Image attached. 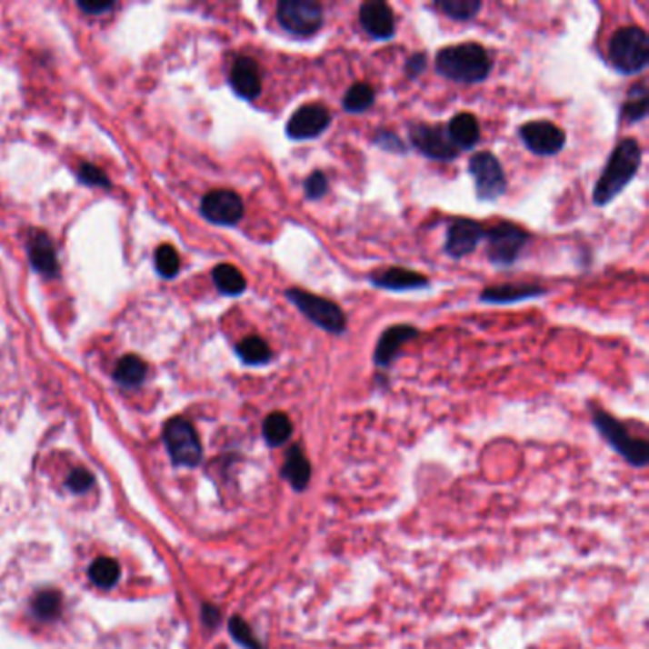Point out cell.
Returning <instances> with one entry per match:
<instances>
[{
    "label": "cell",
    "instance_id": "obj_1",
    "mask_svg": "<svg viewBox=\"0 0 649 649\" xmlns=\"http://www.w3.org/2000/svg\"><path fill=\"white\" fill-rule=\"evenodd\" d=\"M492 57L478 43H461L438 50L434 69L440 76L463 85H478L492 73Z\"/></svg>",
    "mask_w": 649,
    "mask_h": 649
},
{
    "label": "cell",
    "instance_id": "obj_2",
    "mask_svg": "<svg viewBox=\"0 0 649 649\" xmlns=\"http://www.w3.org/2000/svg\"><path fill=\"white\" fill-rule=\"evenodd\" d=\"M642 165V147L636 139L626 137L615 145L610 155V160L596 181V187L593 191V202L596 206L610 205L624 187L631 184L633 177L638 174Z\"/></svg>",
    "mask_w": 649,
    "mask_h": 649
},
{
    "label": "cell",
    "instance_id": "obj_3",
    "mask_svg": "<svg viewBox=\"0 0 649 649\" xmlns=\"http://www.w3.org/2000/svg\"><path fill=\"white\" fill-rule=\"evenodd\" d=\"M607 55L621 75H638L649 64V38L642 27H623L615 31L607 46Z\"/></svg>",
    "mask_w": 649,
    "mask_h": 649
},
{
    "label": "cell",
    "instance_id": "obj_4",
    "mask_svg": "<svg viewBox=\"0 0 649 649\" xmlns=\"http://www.w3.org/2000/svg\"><path fill=\"white\" fill-rule=\"evenodd\" d=\"M286 297L303 316L311 320L320 330L334 335H343L347 332V315L343 313L337 303L301 288L286 290Z\"/></svg>",
    "mask_w": 649,
    "mask_h": 649
},
{
    "label": "cell",
    "instance_id": "obj_5",
    "mask_svg": "<svg viewBox=\"0 0 649 649\" xmlns=\"http://www.w3.org/2000/svg\"><path fill=\"white\" fill-rule=\"evenodd\" d=\"M593 423L602 438L634 466H645L649 461V445L644 438H636L626 431L624 424L604 410L593 412Z\"/></svg>",
    "mask_w": 649,
    "mask_h": 649
},
{
    "label": "cell",
    "instance_id": "obj_6",
    "mask_svg": "<svg viewBox=\"0 0 649 649\" xmlns=\"http://www.w3.org/2000/svg\"><path fill=\"white\" fill-rule=\"evenodd\" d=\"M484 238L488 240L485 254H488V259L497 267L514 265L525 250L527 242H530V235L509 221L497 223L490 231H484Z\"/></svg>",
    "mask_w": 649,
    "mask_h": 649
},
{
    "label": "cell",
    "instance_id": "obj_7",
    "mask_svg": "<svg viewBox=\"0 0 649 649\" xmlns=\"http://www.w3.org/2000/svg\"><path fill=\"white\" fill-rule=\"evenodd\" d=\"M276 19L294 36H313L324 25V10L315 0H280Z\"/></svg>",
    "mask_w": 649,
    "mask_h": 649
},
{
    "label": "cell",
    "instance_id": "obj_8",
    "mask_svg": "<svg viewBox=\"0 0 649 649\" xmlns=\"http://www.w3.org/2000/svg\"><path fill=\"white\" fill-rule=\"evenodd\" d=\"M469 174L474 181L476 196L482 202H494L506 193V175L501 162L490 151L474 153L469 160Z\"/></svg>",
    "mask_w": 649,
    "mask_h": 649
},
{
    "label": "cell",
    "instance_id": "obj_9",
    "mask_svg": "<svg viewBox=\"0 0 649 649\" xmlns=\"http://www.w3.org/2000/svg\"><path fill=\"white\" fill-rule=\"evenodd\" d=\"M165 442L175 464L196 466L202 459V445L193 424L184 417H174L165 427Z\"/></svg>",
    "mask_w": 649,
    "mask_h": 649
},
{
    "label": "cell",
    "instance_id": "obj_10",
    "mask_svg": "<svg viewBox=\"0 0 649 649\" xmlns=\"http://www.w3.org/2000/svg\"><path fill=\"white\" fill-rule=\"evenodd\" d=\"M410 141L414 149H417L423 156L438 162H452L459 156V151L448 137L444 126H431L424 123H417L410 126Z\"/></svg>",
    "mask_w": 649,
    "mask_h": 649
},
{
    "label": "cell",
    "instance_id": "obj_11",
    "mask_svg": "<svg viewBox=\"0 0 649 649\" xmlns=\"http://www.w3.org/2000/svg\"><path fill=\"white\" fill-rule=\"evenodd\" d=\"M518 135L525 149L534 155L553 156L565 147V132L551 120H532L518 128Z\"/></svg>",
    "mask_w": 649,
    "mask_h": 649
},
{
    "label": "cell",
    "instance_id": "obj_12",
    "mask_svg": "<svg viewBox=\"0 0 649 649\" xmlns=\"http://www.w3.org/2000/svg\"><path fill=\"white\" fill-rule=\"evenodd\" d=\"M330 125L332 115L326 107L320 104H305L290 116L286 135L294 141H309L322 135L330 128Z\"/></svg>",
    "mask_w": 649,
    "mask_h": 649
},
{
    "label": "cell",
    "instance_id": "obj_13",
    "mask_svg": "<svg viewBox=\"0 0 649 649\" xmlns=\"http://www.w3.org/2000/svg\"><path fill=\"white\" fill-rule=\"evenodd\" d=\"M200 212L215 225L233 227L245 215V202L229 189H215L202 198Z\"/></svg>",
    "mask_w": 649,
    "mask_h": 649
},
{
    "label": "cell",
    "instance_id": "obj_14",
    "mask_svg": "<svg viewBox=\"0 0 649 649\" xmlns=\"http://www.w3.org/2000/svg\"><path fill=\"white\" fill-rule=\"evenodd\" d=\"M482 238H484V227L478 221L464 219V217L452 219L448 231H445L444 252L454 259L466 257L478 248Z\"/></svg>",
    "mask_w": 649,
    "mask_h": 649
},
{
    "label": "cell",
    "instance_id": "obj_15",
    "mask_svg": "<svg viewBox=\"0 0 649 649\" xmlns=\"http://www.w3.org/2000/svg\"><path fill=\"white\" fill-rule=\"evenodd\" d=\"M419 335V330L410 324H394L379 335V341L374 351V364L381 370L393 366V362L400 356V349L405 343L414 341Z\"/></svg>",
    "mask_w": 649,
    "mask_h": 649
},
{
    "label": "cell",
    "instance_id": "obj_16",
    "mask_svg": "<svg viewBox=\"0 0 649 649\" xmlns=\"http://www.w3.org/2000/svg\"><path fill=\"white\" fill-rule=\"evenodd\" d=\"M229 85L235 90V94L242 99L254 101L261 95L263 78H261L259 64L254 57L240 55L235 59L229 71Z\"/></svg>",
    "mask_w": 649,
    "mask_h": 649
},
{
    "label": "cell",
    "instance_id": "obj_17",
    "mask_svg": "<svg viewBox=\"0 0 649 649\" xmlns=\"http://www.w3.org/2000/svg\"><path fill=\"white\" fill-rule=\"evenodd\" d=\"M370 284L379 290L389 292H414V290H429L431 280L412 269L404 267H389L370 275Z\"/></svg>",
    "mask_w": 649,
    "mask_h": 649
},
{
    "label": "cell",
    "instance_id": "obj_18",
    "mask_svg": "<svg viewBox=\"0 0 649 649\" xmlns=\"http://www.w3.org/2000/svg\"><path fill=\"white\" fill-rule=\"evenodd\" d=\"M358 22L362 29L375 40H389L394 36V14L391 6L381 3V0L364 3L358 10Z\"/></svg>",
    "mask_w": 649,
    "mask_h": 649
},
{
    "label": "cell",
    "instance_id": "obj_19",
    "mask_svg": "<svg viewBox=\"0 0 649 649\" xmlns=\"http://www.w3.org/2000/svg\"><path fill=\"white\" fill-rule=\"evenodd\" d=\"M544 294H546V290L543 286H539V284L506 282V284H497V286L485 288L478 299L482 303H490V305H511V303L535 299Z\"/></svg>",
    "mask_w": 649,
    "mask_h": 649
},
{
    "label": "cell",
    "instance_id": "obj_20",
    "mask_svg": "<svg viewBox=\"0 0 649 649\" xmlns=\"http://www.w3.org/2000/svg\"><path fill=\"white\" fill-rule=\"evenodd\" d=\"M280 476L292 485V490L295 492L307 490V485L311 484L313 469L305 452L301 450V445H292V448L286 452V457H284V464L280 469Z\"/></svg>",
    "mask_w": 649,
    "mask_h": 649
},
{
    "label": "cell",
    "instance_id": "obj_21",
    "mask_svg": "<svg viewBox=\"0 0 649 649\" xmlns=\"http://www.w3.org/2000/svg\"><path fill=\"white\" fill-rule=\"evenodd\" d=\"M445 132H448V137L457 151H471L480 141L478 118L471 113L455 115L445 126Z\"/></svg>",
    "mask_w": 649,
    "mask_h": 649
},
{
    "label": "cell",
    "instance_id": "obj_22",
    "mask_svg": "<svg viewBox=\"0 0 649 649\" xmlns=\"http://www.w3.org/2000/svg\"><path fill=\"white\" fill-rule=\"evenodd\" d=\"M29 257L33 267L45 275L57 273V259L50 238L45 233H33L29 240Z\"/></svg>",
    "mask_w": 649,
    "mask_h": 649
},
{
    "label": "cell",
    "instance_id": "obj_23",
    "mask_svg": "<svg viewBox=\"0 0 649 649\" xmlns=\"http://www.w3.org/2000/svg\"><path fill=\"white\" fill-rule=\"evenodd\" d=\"M294 434V424L290 417L282 412H273L263 421V438L271 448H280Z\"/></svg>",
    "mask_w": 649,
    "mask_h": 649
},
{
    "label": "cell",
    "instance_id": "obj_24",
    "mask_svg": "<svg viewBox=\"0 0 649 649\" xmlns=\"http://www.w3.org/2000/svg\"><path fill=\"white\" fill-rule=\"evenodd\" d=\"M236 354L238 358L248 364V366H263V364H269L273 360V351L267 344L265 339H261L259 335H250L245 337L236 344Z\"/></svg>",
    "mask_w": 649,
    "mask_h": 649
},
{
    "label": "cell",
    "instance_id": "obj_25",
    "mask_svg": "<svg viewBox=\"0 0 649 649\" xmlns=\"http://www.w3.org/2000/svg\"><path fill=\"white\" fill-rule=\"evenodd\" d=\"M214 276V284L217 286V290L223 295H240L245 294L246 290V278L242 275L236 267L227 265V263H223V265H217L212 273Z\"/></svg>",
    "mask_w": 649,
    "mask_h": 649
},
{
    "label": "cell",
    "instance_id": "obj_26",
    "mask_svg": "<svg viewBox=\"0 0 649 649\" xmlns=\"http://www.w3.org/2000/svg\"><path fill=\"white\" fill-rule=\"evenodd\" d=\"M374 104H375V92L366 83L353 85L347 92H344V95L341 99L343 111H347L351 115H358V113L368 111Z\"/></svg>",
    "mask_w": 649,
    "mask_h": 649
},
{
    "label": "cell",
    "instance_id": "obj_27",
    "mask_svg": "<svg viewBox=\"0 0 649 649\" xmlns=\"http://www.w3.org/2000/svg\"><path fill=\"white\" fill-rule=\"evenodd\" d=\"M621 116L628 123H640L647 116V83L640 80L638 85H634L628 90L626 101L623 104V113Z\"/></svg>",
    "mask_w": 649,
    "mask_h": 649
},
{
    "label": "cell",
    "instance_id": "obj_28",
    "mask_svg": "<svg viewBox=\"0 0 649 649\" xmlns=\"http://www.w3.org/2000/svg\"><path fill=\"white\" fill-rule=\"evenodd\" d=\"M145 375H147L145 362L134 354L120 358L118 366L115 370V379L120 384H125V387H135V384L145 379Z\"/></svg>",
    "mask_w": 649,
    "mask_h": 649
},
{
    "label": "cell",
    "instance_id": "obj_29",
    "mask_svg": "<svg viewBox=\"0 0 649 649\" xmlns=\"http://www.w3.org/2000/svg\"><path fill=\"white\" fill-rule=\"evenodd\" d=\"M434 8L455 22H469L482 10L480 0H436Z\"/></svg>",
    "mask_w": 649,
    "mask_h": 649
},
{
    "label": "cell",
    "instance_id": "obj_30",
    "mask_svg": "<svg viewBox=\"0 0 649 649\" xmlns=\"http://www.w3.org/2000/svg\"><path fill=\"white\" fill-rule=\"evenodd\" d=\"M90 579L101 586V588H111L113 584H116V581L120 579V565L116 560L113 558H97L92 565H90Z\"/></svg>",
    "mask_w": 649,
    "mask_h": 649
},
{
    "label": "cell",
    "instance_id": "obj_31",
    "mask_svg": "<svg viewBox=\"0 0 649 649\" xmlns=\"http://www.w3.org/2000/svg\"><path fill=\"white\" fill-rule=\"evenodd\" d=\"M33 610L36 614L38 619H55L59 614H62V596L55 591H43L38 593L33 600Z\"/></svg>",
    "mask_w": 649,
    "mask_h": 649
},
{
    "label": "cell",
    "instance_id": "obj_32",
    "mask_svg": "<svg viewBox=\"0 0 649 649\" xmlns=\"http://www.w3.org/2000/svg\"><path fill=\"white\" fill-rule=\"evenodd\" d=\"M155 259H156V271L165 276V278H172L177 275L179 271V255L175 252L174 246L170 245H162L156 254H155Z\"/></svg>",
    "mask_w": 649,
    "mask_h": 649
},
{
    "label": "cell",
    "instance_id": "obj_33",
    "mask_svg": "<svg viewBox=\"0 0 649 649\" xmlns=\"http://www.w3.org/2000/svg\"><path fill=\"white\" fill-rule=\"evenodd\" d=\"M229 631H231V636L235 638V642H238L245 649H263L259 640L254 636L250 624L242 617L235 615L229 621Z\"/></svg>",
    "mask_w": 649,
    "mask_h": 649
},
{
    "label": "cell",
    "instance_id": "obj_34",
    "mask_svg": "<svg viewBox=\"0 0 649 649\" xmlns=\"http://www.w3.org/2000/svg\"><path fill=\"white\" fill-rule=\"evenodd\" d=\"M328 189H330L328 177L320 170L313 172L305 181H303V191H305V196L309 200H320L324 195L328 193Z\"/></svg>",
    "mask_w": 649,
    "mask_h": 649
},
{
    "label": "cell",
    "instance_id": "obj_35",
    "mask_svg": "<svg viewBox=\"0 0 649 649\" xmlns=\"http://www.w3.org/2000/svg\"><path fill=\"white\" fill-rule=\"evenodd\" d=\"M374 144H375L379 149L387 151V153L402 155V153L408 151V147H405L404 141H402L394 132H389V130H379V132H375Z\"/></svg>",
    "mask_w": 649,
    "mask_h": 649
},
{
    "label": "cell",
    "instance_id": "obj_36",
    "mask_svg": "<svg viewBox=\"0 0 649 649\" xmlns=\"http://www.w3.org/2000/svg\"><path fill=\"white\" fill-rule=\"evenodd\" d=\"M92 484H94V476L90 471L83 469V466H78V469H75L69 478H67V485L69 488L75 492V494H83V492H88L92 488Z\"/></svg>",
    "mask_w": 649,
    "mask_h": 649
},
{
    "label": "cell",
    "instance_id": "obj_37",
    "mask_svg": "<svg viewBox=\"0 0 649 649\" xmlns=\"http://www.w3.org/2000/svg\"><path fill=\"white\" fill-rule=\"evenodd\" d=\"M424 69H427V54L417 52V54H414V55H410L408 59H405L404 71L412 80L421 76V73H424Z\"/></svg>",
    "mask_w": 649,
    "mask_h": 649
},
{
    "label": "cell",
    "instance_id": "obj_38",
    "mask_svg": "<svg viewBox=\"0 0 649 649\" xmlns=\"http://www.w3.org/2000/svg\"><path fill=\"white\" fill-rule=\"evenodd\" d=\"M80 177H83L86 184H92V185H107V177L94 166H85L83 170H80Z\"/></svg>",
    "mask_w": 649,
    "mask_h": 649
},
{
    "label": "cell",
    "instance_id": "obj_39",
    "mask_svg": "<svg viewBox=\"0 0 649 649\" xmlns=\"http://www.w3.org/2000/svg\"><path fill=\"white\" fill-rule=\"evenodd\" d=\"M205 621L210 624V626H215L219 623V610H215L214 605H205Z\"/></svg>",
    "mask_w": 649,
    "mask_h": 649
}]
</instances>
